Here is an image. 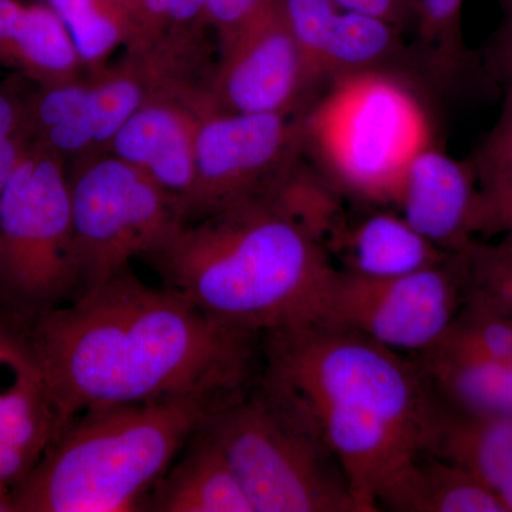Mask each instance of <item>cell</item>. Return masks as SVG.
Returning <instances> with one entry per match:
<instances>
[{
  "label": "cell",
  "mask_w": 512,
  "mask_h": 512,
  "mask_svg": "<svg viewBox=\"0 0 512 512\" xmlns=\"http://www.w3.org/2000/svg\"><path fill=\"white\" fill-rule=\"evenodd\" d=\"M423 451L463 467L512 512V421L457 412L433 396Z\"/></svg>",
  "instance_id": "cell-16"
},
{
  "label": "cell",
  "mask_w": 512,
  "mask_h": 512,
  "mask_svg": "<svg viewBox=\"0 0 512 512\" xmlns=\"http://www.w3.org/2000/svg\"><path fill=\"white\" fill-rule=\"evenodd\" d=\"M79 295L69 170L33 143L0 192V315L29 325Z\"/></svg>",
  "instance_id": "cell-8"
},
{
  "label": "cell",
  "mask_w": 512,
  "mask_h": 512,
  "mask_svg": "<svg viewBox=\"0 0 512 512\" xmlns=\"http://www.w3.org/2000/svg\"><path fill=\"white\" fill-rule=\"evenodd\" d=\"M238 396L187 394L80 414L13 485V512L140 511L181 448Z\"/></svg>",
  "instance_id": "cell-4"
},
{
  "label": "cell",
  "mask_w": 512,
  "mask_h": 512,
  "mask_svg": "<svg viewBox=\"0 0 512 512\" xmlns=\"http://www.w3.org/2000/svg\"><path fill=\"white\" fill-rule=\"evenodd\" d=\"M0 512H13L12 488L0 484Z\"/></svg>",
  "instance_id": "cell-34"
},
{
  "label": "cell",
  "mask_w": 512,
  "mask_h": 512,
  "mask_svg": "<svg viewBox=\"0 0 512 512\" xmlns=\"http://www.w3.org/2000/svg\"><path fill=\"white\" fill-rule=\"evenodd\" d=\"M342 9L377 16L404 29L416 22L414 0H333Z\"/></svg>",
  "instance_id": "cell-32"
},
{
  "label": "cell",
  "mask_w": 512,
  "mask_h": 512,
  "mask_svg": "<svg viewBox=\"0 0 512 512\" xmlns=\"http://www.w3.org/2000/svg\"><path fill=\"white\" fill-rule=\"evenodd\" d=\"M207 36L164 40L126 53L96 73L25 92L33 141L67 165L106 154L124 123L148 100L184 86H210Z\"/></svg>",
  "instance_id": "cell-6"
},
{
  "label": "cell",
  "mask_w": 512,
  "mask_h": 512,
  "mask_svg": "<svg viewBox=\"0 0 512 512\" xmlns=\"http://www.w3.org/2000/svg\"><path fill=\"white\" fill-rule=\"evenodd\" d=\"M394 205L423 237L451 254L481 232L483 195L473 164L429 144L407 164Z\"/></svg>",
  "instance_id": "cell-14"
},
{
  "label": "cell",
  "mask_w": 512,
  "mask_h": 512,
  "mask_svg": "<svg viewBox=\"0 0 512 512\" xmlns=\"http://www.w3.org/2000/svg\"><path fill=\"white\" fill-rule=\"evenodd\" d=\"M72 37L86 73H96L126 49L128 19L121 0H46Z\"/></svg>",
  "instance_id": "cell-22"
},
{
  "label": "cell",
  "mask_w": 512,
  "mask_h": 512,
  "mask_svg": "<svg viewBox=\"0 0 512 512\" xmlns=\"http://www.w3.org/2000/svg\"><path fill=\"white\" fill-rule=\"evenodd\" d=\"M0 69L42 87L84 74L72 37L46 0H0Z\"/></svg>",
  "instance_id": "cell-15"
},
{
  "label": "cell",
  "mask_w": 512,
  "mask_h": 512,
  "mask_svg": "<svg viewBox=\"0 0 512 512\" xmlns=\"http://www.w3.org/2000/svg\"><path fill=\"white\" fill-rule=\"evenodd\" d=\"M259 386L342 466L359 512L424 450L433 394L412 356L355 330L312 320L265 335Z\"/></svg>",
  "instance_id": "cell-2"
},
{
  "label": "cell",
  "mask_w": 512,
  "mask_h": 512,
  "mask_svg": "<svg viewBox=\"0 0 512 512\" xmlns=\"http://www.w3.org/2000/svg\"><path fill=\"white\" fill-rule=\"evenodd\" d=\"M481 195H483L481 232L512 237V181L488 190H481Z\"/></svg>",
  "instance_id": "cell-31"
},
{
  "label": "cell",
  "mask_w": 512,
  "mask_h": 512,
  "mask_svg": "<svg viewBox=\"0 0 512 512\" xmlns=\"http://www.w3.org/2000/svg\"><path fill=\"white\" fill-rule=\"evenodd\" d=\"M25 92L0 84V192L35 143L26 116Z\"/></svg>",
  "instance_id": "cell-27"
},
{
  "label": "cell",
  "mask_w": 512,
  "mask_h": 512,
  "mask_svg": "<svg viewBox=\"0 0 512 512\" xmlns=\"http://www.w3.org/2000/svg\"><path fill=\"white\" fill-rule=\"evenodd\" d=\"M67 170L80 295L143 259L183 224L177 201L120 158L100 154Z\"/></svg>",
  "instance_id": "cell-9"
},
{
  "label": "cell",
  "mask_w": 512,
  "mask_h": 512,
  "mask_svg": "<svg viewBox=\"0 0 512 512\" xmlns=\"http://www.w3.org/2000/svg\"><path fill=\"white\" fill-rule=\"evenodd\" d=\"M468 295L463 252L420 271L370 278L336 269L318 319L417 356L446 338Z\"/></svg>",
  "instance_id": "cell-10"
},
{
  "label": "cell",
  "mask_w": 512,
  "mask_h": 512,
  "mask_svg": "<svg viewBox=\"0 0 512 512\" xmlns=\"http://www.w3.org/2000/svg\"><path fill=\"white\" fill-rule=\"evenodd\" d=\"M402 29L389 20L340 9L330 22L311 63L316 84L379 69L399 49Z\"/></svg>",
  "instance_id": "cell-21"
},
{
  "label": "cell",
  "mask_w": 512,
  "mask_h": 512,
  "mask_svg": "<svg viewBox=\"0 0 512 512\" xmlns=\"http://www.w3.org/2000/svg\"><path fill=\"white\" fill-rule=\"evenodd\" d=\"M481 190L512 181V82L507 83L498 119L478 147L473 161Z\"/></svg>",
  "instance_id": "cell-28"
},
{
  "label": "cell",
  "mask_w": 512,
  "mask_h": 512,
  "mask_svg": "<svg viewBox=\"0 0 512 512\" xmlns=\"http://www.w3.org/2000/svg\"><path fill=\"white\" fill-rule=\"evenodd\" d=\"M144 507L161 512H254L227 458L204 427Z\"/></svg>",
  "instance_id": "cell-20"
},
{
  "label": "cell",
  "mask_w": 512,
  "mask_h": 512,
  "mask_svg": "<svg viewBox=\"0 0 512 512\" xmlns=\"http://www.w3.org/2000/svg\"><path fill=\"white\" fill-rule=\"evenodd\" d=\"M271 0H208V28L217 32L218 42L265 8Z\"/></svg>",
  "instance_id": "cell-30"
},
{
  "label": "cell",
  "mask_w": 512,
  "mask_h": 512,
  "mask_svg": "<svg viewBox=\"0 0 512 512\" xmlns=\"http://www.w3.org/2000/svg\"><path fill=\"white\" fill-rule=\"evenodd\" d=\"M343 271L387 278L430 268L454 254L416 231L397 211H376L356 222L346 221L329 245Z\"/></svg>",
  "instance_id": "cell-18"
},
{
  "label": "cell",
  "mask_w": 512,
  "mask_h": 512,
  "mask_svg": "<svg viewBox=\"0 0 512 512\" xmlns=\"http://www.w3.org/2000/svg\"><path fill=\"white\" fill-rule=\"evenodd\" d=\"M55 434V413L43 383L15 377L0 393V441L22 450L35 466Z\"/></svg>",
  "instance_id": "cell-23"
},
{
  "label": "cell",
  "mask_w": 512,
  "mask_h": 512,
  "mask_svg": "<svg viewBox=\"0 0 512 512\" xmlns=\"http://www.w3.org/2000/svg\"><path fill=\"white\" fill-rule=\"evenodd\" d=\"M143 261L210 318L258 336L318 319L338 269L271 197L183 222Z\"/></svg>",
  "instance_id": "cell-3"
},
{
  "label": "cell",
  "mask_w": 512,
  "mask_h": 512,
  "mask_svg": "<svg viewBox=\"0 0 512 512\" xmlns=\"http://www.w3.org/2000/svg\"><path fill=\"white\" fill-rule=\"evenodd\" d=\"M375 504L377 511L505 512L477 477L427 451H420L383 481Z\"/></svg>",
  "instance_id": "cell-19"
},
{
  "label": "cell",
  "mask_w": 512,
  "mask_h": 512,
  "mask_svg": "<svg viewBox=\"0 0 512 512\" xmlns=\"http://www.w3.org/2000/svg\"><path fill=\"white\" fill-rule=\"evenodd\" d=\"M302 110L249 114L215 106L208 111L198 130L194 183L181 205V221L269 197L303 153Z\"/></svg>",
  "instance_id": "cell-11"
},
{
  "label": "cell",
  "mask_w": 512,
  "mask_h": 512,
  "mask_svg": "<svg viewBox=\"0 0 512 512\" xmlns=\"http://www.w3.org/2000/svg\"><path fill=\"white\" fill-rule=\"evenodd\" d=\"M204 431L254 512H359L339 461L259 384L212 414Z\"/></svg>",
  "instance_id": "cell-7"
},
{
  "label": "cell",
  "mask_w": 512,
  "mask_h": 512,
  "mask_svg": "<svg viewBox=\"0 0 512 512\" xmlns=\"http://www.w3.org/2000/svg\"><path fill=\"white\" fill-rule=\"evenodd\" d=\"M28 332L56 434L90 410L244 393L259 338L144 284L131 266L37 316Z\"/></svg>",
  "instance_id": "cell-1"
},
{
  "label": "cell",
  "mask_w": 512,
  "mask_h": 512,
  "mask_svg": "<svg viewBox=\"0 0 512 512\" xmlns=\"http://www.w3.org/2000/svg\"><path fill=\"white\" fill-rule=\"evenodd\" d=\"M468 293L512 316V237L497 244L474 241L463 251Z\"/></svg>",
  "instance_id": "cell-26"
},
{
  "label": "cell",
  "mask_w": 512,
  "mask_h": 512,
  "mask_svg": "<svg viewBox=\"0 0 512 512\" xmlns=\"http://www.w3.org/2000/svg\"><path fill=\"white\" fill-rule=\"evenodd\" d=\"M0 365L9 367L15 377L42 382L30 345L28 325L0 315Z\"/></svg>",
  "instance_id": "cell-29"
},
{
  "label": "cell",
  "mask_w": 512,
  "mask_h": 512,
  "mask_svg": "<svg viewBox=\"0 0 512 512\" xmlns=\"http://www.w3.org/2000/svg\"><path fill=\"white\" fill-rule=\"evenodd\" d=\"M431 143L416 94L379 69L336 77L302 110L303 151L356 200L393 204L407 164Z\"/></svg>",
  "instance_id": "cell-5"
},
{
  "label": "cell",
  "mask_w": 512,
  "mask_h": 512,
  "mask_svg": "<svg viewBox=\"0 0 512 512\" xmlns=\"http://www.w3.org/2000/svg\"><path fill=\"white\" fill-rule=\"evenodd\" d=\"M504 10L505 28H512V0H498Z\"/></svg>",
  "instance_id": "cell-35"
},
{
  "label": "cell",
  "mask_w": 512,
  "mask_h": 512,
  "mask_svg": "<svg viewBox=\"0 0 512 512\" xmlns=\"http://www.w3.org/2000/svg\"><path fill=\"white\" fill-rule=\"evenodd\" d=\"M210 86L177 87L140 107L117 131L107 153L134 165L177 201L190 194L201 121L214 109Z\"/></svg>",
  "instance_id": "cell-13"
},
{
  "label": "cell",
  "mask_w": 512,
  "mask_h": 512,
  "mask_svg": "<svg viewBox=\"0 0 512 512\" xmlns=\"http://www.w3.org/2000/svg\"><path fill=\"white\" fill-rule=\"evenodd\" d=\"M128 19L124 52H146L164 40L202 35L208 29V0H121Z\"/></svg>",
  "instance_id": "cell-24"
},
{
  "label": "cell",
  "mask_w": 512,
  "mask_h": 512,
  "mask_svg": "<svg viewBox=\"0 0 512 512\" xmlns=\"http://www.w3.org/2000/svg\"><path fill=\"white\" fill-rule=\"evenodd\" d=\"M412 357L440 403L471 416L512 421V360L480 355L447 339Z\"/></svg>",
  "instance_id": "cell-17"
},
{
  "label": "cell",
  "mask_w": 512,
  "mask_h": 512,
  "mask_svg": "<svg viewBox=\"0 0 512 512\" xmlns=\"http://www.w3.org/2000/svg\"><path fill=\"white\" fill-rule=\"evenodd\" d=\"M497 63L498 72L503 74L505 82H512V29H501L497 39Z\"/></svg>",
  "instance_id": "cell-33"
},
{
  "label": "cell",
  "mask_w": 512,
  "mask_h": 512,
  "mask_svg": "<svg viewBox=\"0 0 512 512\" xmlns=\"http://www.w3.org/2000/svg\"><path fill=\"white\" fill-rule=\"evenodd\" d=\"M421 46L441 77H456L467 63L464 0H414Z\"/></svg>",
  "instance_id": "cell-25"
},
{
  "label": "cell",
  "mask_w": 512,
  "mask_h": 512,
  "mask_svg": "<svg viewBox=\"0 0 512 512\" xmlns=\"http://www.w3.org/2000/svg\"><path fill=\"white\" fill-rule=\"evenodd\" d=\"M315 86L278 0H271L221 40L210 92L220 110L285 114L303 109Z\"/></svg>",
  "instance_id": "cell-12"
}]
</instances>
